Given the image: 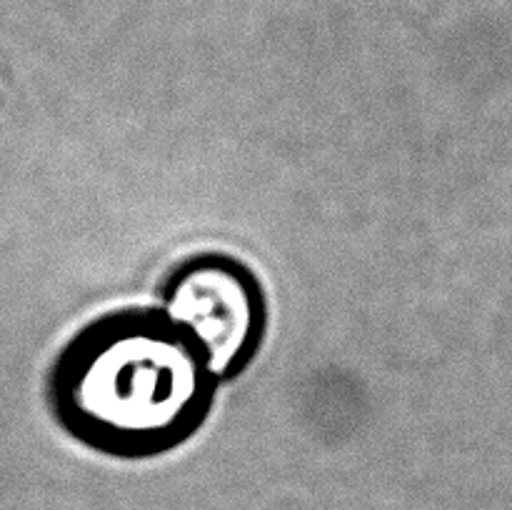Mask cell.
Wrapping results in <instances>:
<instances>
[{
  "label": "cell",
  "mask_w": 512,
  "mask_h": 510,
  "mask_svg": "<svg viewBox=\"0 0 512 510\" xmlns=\"http://www.w3.org/2000/svg\"><path fill=\"white\" fill-rule=\"evenodd\" d=\"M215 385L198 345L163 310H120L65 345L50 373V403L80 443L150 458L203 425Z\"/></svg>",
  "instance_id": "6da1fadb"
},
{
  "label": "cell",
  "mask_w": 512,
  "mask_h": 510,
  "mask_svg": "<svg viewBox=\"0 0 512 510\" xmlns=\"http://www.w3.org/2000/svg\"><path fill=\"white\" fill-rule=\"evenodd\" d=\"M163 313L193 338L215 383L248 368L265 335L258 278L228 255H195L163 285Z\"/></svg>",
  "instance_id": "7a4b0ae2"
}]
</instances>
